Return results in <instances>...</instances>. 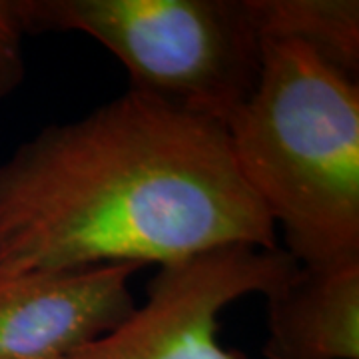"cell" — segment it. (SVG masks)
<instances>
[{
    "mask_svg": "<svg viewBox=\"0 0 359 359\" xmlns=\"http://www.w3.org/2000/svg\"><path fill=\"white\" fill-rule=\"evenodd\" d=\"M245 4L262 44L294 40L358 80V0H245Z\"/></svg>",
    "mask_w": 359,
    "mask_h": 359,
    "instance_id": "obj_7",
    "label": "cell"
},
{
    "mask_svg": "<svg viewBox=\"0 0 359 359\" xmlns=\"http://www.w3.org/2000/svg\"><path fill=\"white\" fill-rule=\"evenodd\" d=\"M266 302V359H359V257L299 266Z\"/></svg>",
    "mask_w": 359,
    "mask_h": 359,
    "instance_id": "obj_6",
    "label": "cell"
},
{
    "mask_svg": "<svg viewBox=\"0 0 359 359\" xmlns=\"http://www.w3.org/2000/svg\"><path fill=\"white\" fill-rule=\"evenodd\" d=\"M297 268L285 250L240 244L162 266L128 320L58 359H248L219 344V313L245 295H268Z\"/></svg>",
    "mask_w": 359,
    "mask_h": 359,
    "instance_id": "obj_4",
    "label": "cell"
},
{
    "mask_svg": "<svg viewBox=\"0 0 359 359\" xmlns=\"http://www.w3.org/2000/svg\"><path fill=\"white\" fill-rule=\"evenodd\" d=\"M25 36L18 0H0V100L16 92L25 80Z\"/></svg>",
    "mask_w": 359,
    "mask_h": 359,
    "instance_id": "obj_8",
    "label": "cell"
},
{
    "mask_svg": "<svg viewBox=\"0 0 359 359\" xmlns=\"http://www.w3.org/2000/svg\"><path fill=\"white\" fill-rule=\"evenodd\" d=\"M26 34L82 32L154 94L224 128L259 78L245 0H18Z\"/></svg>",
    "mask_w": 359,
    "mask_h": 359,
    "instance_id": "obj_3",
    "label": "cell"
},
{
    "mask_svg": "<svg viewBox=\"0 0 359 359\" xmlns=\"http://www.w3.org/2000/svg\"><path fill=\"white\" fill-rule=\"evenodd\" d=\"M136 264L0 276V359H58L102 337L136 309Z\"/></svg>",
    "mask_w": 359,
    "mask_h": 359,
    "instance_id": "obj_5",
    "label": "cell"
},
{
    "mask_svg": "<svg viewBox=\"0 0 359 359\" xmlns=\"http://www.w3.org/2000/svg\"><path fill=\"white\" fill-rule=\"evenodd\" d=\"M276 248L226 128L128 88L0 162V276Z\"/></svg>",
    "mask_w": 359,
    "mask_h": 359,
    "instance_id": "obj_1",
    "label": "cell"
},
{
    "mask_svg": "<svg viewBox=\"0 0 359 359\" xmlns=\"http://www.w3.org/2000/svg\"><path fill=\"white\" fill-rule=\"evenodd\" d=\"M233 162L299 266L359 257V84L294 40L264 42L226 124Z\"/></svg>",
    "mask_w": 359,
    "mask_h": 359,
    "instance_id": "obj_2",
    "label": "cell"
}]
</instances>
